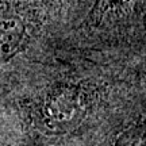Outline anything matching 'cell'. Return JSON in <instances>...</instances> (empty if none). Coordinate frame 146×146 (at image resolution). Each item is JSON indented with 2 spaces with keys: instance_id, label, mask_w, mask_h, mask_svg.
I'll use <instances>...</instances> for the list:
<instances>
[{
  "instance_id": "6da1fadb",
  "label": "cell",
  "mask_w": 146,
  "mask_h": 146,
  "mask_svg": "<svg viewBox=\"0 0 146 146\" xmlns=\"http://www.w3.org/2000/svg\"><path fill=\"white\" fill-rule=\"evenodd\" d=\"M106 80L87 74H69L47 84L26 103L34 129L47 137H69L92 125L110 99Z\"/></svg>"
},
{
  "instance_id": "7a4b0ae2",
  "label": "cell",
  "mask_w": 146,
  "mask_h": 146,
  "mask_svg": "<svg viewBox=\"0 0 146 146\" xmlns=\"http://www.w3.org/2000/svg\"><path fill=\"white\" fill-rule=\"evenodd\" d=\"M58 0H0V66L23 52Z\"/></svg>"
},
{
  "instance_id": "3957f363",
  "label": "cell",
  "mask_w": 146,
  "mask_h": 146,
  "mask_svg": "<svg viewBox=\"0 0 146 146\" xmlns=\"http://www.w3.org/2000/svg\"><path fill=\"white\" fill-rule=\"evenodd\" d=\"M100 146H146V107L122 120Z\"/></svg>"
},
{
  "instance_id": "277c9868",
  "label": "cell",
  "mask_w": 146,
  "mask_h": 146,
  "mask_svg": "<svg viewBox=\"0 0 146 146\" xmlns=\"http://www.w3.org/2000/svg\"><path fill=\"white\" fill-rule=\"evenodd\" d=\"M0 146H4V145H3V143H1V142H0Z\"/></svg>"
}]
</instances>
